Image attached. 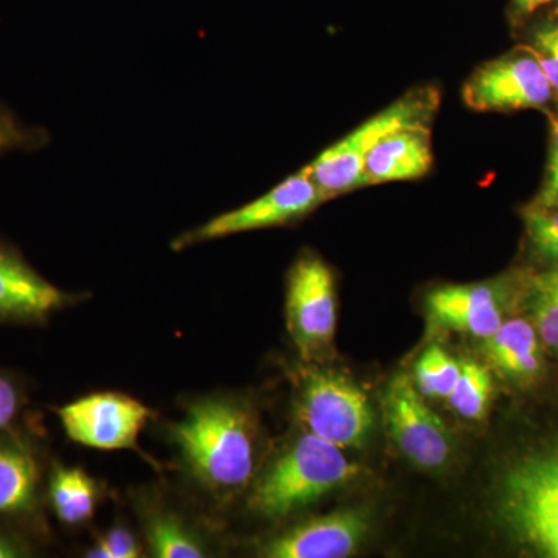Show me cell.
<instances>
[{
	"label": "cell",
	"instance_id": "1",
	"mask_svg": "<svg viewBox=\"0 0 558 558\" xmlns=\"http://www.w3.org/2000/svg\"><path fill=\"white\" fill-rule=\"evenodd\" d=\"M168 433L183 465L209 497L226 501L255 481L258 424L244 403L222 396L194 400Z\"/></svg>",
	"mask_w": 558,
	"mask_h": 558
},
{
	"label": "cell",
	"instance_id": "2",
	"mask_svg": "<svg viewBox=\"0 0 558 558\" xmlns=\"http://www.w3.org/2000/svg\"><path fill=\"white\" fill-rule=\"evenodd\" d=\"M362 468L343 449L304 432L255 478L248 508L267 520H282L359 478Z\"/></svg>",
	"mask_w": 558,
	"mask_h": 558
},
{
	"label": "cell",
	"instance_id": "3",
	"mask_svg": "<svg viewBox=\"0 0 558 558\" xmlns=\"http://www.w3.org/2000/svg\"><path fill=\"white\" fill-rule=\"evenodd\" d=\"M497 512L521 549L558 558V444L506 469L499 480Z\"/></svg>",
	"mask_w": 558,
	"mask_h": 558
},
{
	"label": "cell",
	"instance_id": "4",
	"mask_svg": "<svg viewBox=\"0 0 558 558\" xmlns=\"http://www.w3.org/2000/svg\"><path fill=\"white\" fill-rule=\"evenodd\" d=\"M438 105V92L435 89L411 90L347 137L323 150L317 159L307 165V170L326 199L363 189L366 157L374 146L395 132L429 126Z\"/></svg>",
	"mask_w": 558,
	"mask_h": 558
},
{
	"label": "cell",
	"instance_id": "5",
	"mask_svg": "<svg viewBox=\"0 0 558 558\" xmlns=\"http://www.w3.org/2000/svg\"><path fill=\"white\" fill-rule=\"evenodd\" d=\"M296 414L306 432L343 450L365 446L373 432L374 414L365 392L336 371L301 374Z\"/></svg>",
	"mask_w": 558,
	"mask_h": 558
},
{
	"label": "cell",
	"instance_id": "6",
	"mask_svg": "<svg viewBox=\"0 0 558 558\" xmlns=\"http://www.w3.org/2000/svg\"><path fill=\"white\" fill-rule=\"evenodd\" d=\"M326 201L328 199L312 179L310 170L304 167L258 199L183 231L171 241V250L182 252L194 245L222 240L233 234L289 226L306 218Z\"/></svg>",
	"mask_w": 558,
	"mask_h": 558
},
{
	"label": "cell",
	"instance_id": "7",
	"mask_svg": "<svg viewBox=\"0 0 558 558\" xmlns=\"http://www.w3.org/2000/svg\"><path fill=\"white\" fill-rule=\"evenodd\" d=\"M286 323L301 359L319 360L337 329L336 278L314 252H303L290 267L286 288Z\"/></svg>",
	"mask_w": 558,
	"mask_h": 558
},
{
	"label": "cell",
	"instance_id": "8",
	"mask_svg": "<svg viewBox=\"0 0 558 558\" xmlns=\"http://www.w3.org/2000/svg\"><path fill=\"white\" fill-rule=\"evenodd\" d=\"M388 435L400 453L418 469L438 470L453 454V436L405 374H398L384 392Z\"/></svg>",
	"mask_w": 558,
	"mask_h": 558
},
{
	"label": "cell",
	"instance_id": "9",
	"mask_svg": "<svg viewBox=\"0 0 558 558\" xmlns=\"http://www.w3.org/2000/svg\"><path fill=\"white\" fill-rule=\"evenodd\" d=\"M57 414L73 442L105 451L135 450L145 457L138 438L154 413L131 396L94 392L60 407Z\"/></svg>",
	"mask_w": 558,
	"mask_h": 558
},
{
	"label": "cell",
	"instance_id": "10",
	"mask_svg": "<svg viewBox=\"0 0 558 558\" xmlns=\"http://www.w3.org/2000/svg\"><path fill=\"white\" fill-rule=\"evenodd\" d=\"M527 277L509 274L476 284L435 289L427 296L428 317L439 328L484 341L502 325L512 304L523 295Z\"/></svg>",
	"mask_w": 558,
	"mask_h": 558
},
{
	"label": "cell",
	"instance_id": "11",
	"mask_svg": "<svg viewBox=\"0 0 558 558\" xmlns=\"http://www.w3.org/2000/svg\"><path fill=\"white\" fill-rule=\"evenodd\" d=\"M553 92L535 54L521 47L475 70L462 95L469 108L480 112H508L545 108Z\"/></svg>",
	"mask_w": 558,
	"mask_h": 558
},
{
	"label": "cell",
	"instance_id": "12",
	"mask_svg": "<svg viewBox=\"0 0 558 558\" xmlns=\"http://www.w3.org/2000/svg\"><path fill=\"white\" fill-rule=\"evenodd\" d=\"M86 299V293H72L51 284L20 248L0 240V323L46 325L53 315Z\"/></svg>",
	"mask_w": 558,
	"mask_h": 558
},
{
	"label": "cell",
	"instance_id": "13",
	"mask_svg": "<svg viewBox=\"0 0 558 558\" xmlns=\"http://www.w3.org/2000/svg\"><path fill=\"white\" fill-rule=\"evenodd\" d=\"M369 529L363 509H344L301 521L258 548L267 558H347L362 545Z\"/></svg>",
	"mask_w": 558,
	"mask_h": 558
},
{
	"label": "cell",
	"instance_id": "14",
	"mask_svg": "<svg viewBox=\"0 0 558 558\" xmlns=\"http://www.w3.org/2000/svg\"><path fill=\"white\" fill-rule=\"evenodd\" d=\"M33 439L13 428L0 433V524H28L40 519L44 468Z\"/></svg>",
	"mask_w": 558,
	"mask_h": 558
},
{
	"label": "cell",
	"instance_id": "15",
	"mask_svg": "<svg viewBox=\"0 0 558 558\" xmlns=\"http://www.w3.org/2000/svg\"><path fill=\"white\" fill-rule=\"evenodd\" d=\"M543 343L529 318H506L488 339L483 341L488 366L502 379L519 387H529L545 369Z\"/></svg>",
	"mask_w": 558,
	"mask_h": 558
},
{
	"label": "cell",
	"instance_id": "16",
	"mask_svg": "<svg viewBox=\"0 0 558 558\" xmlns=\"http://www.w3.org/2000/svg\"><path fill=\"white\" fill-rule=\"evenodd\" d=\"M137 510L150 556L202 558L211 556L207 539L186 515L157 495H143Z\"/></svg>",
	"mask_w": 558,
	"mask_h": 558
},
{
	"label": "cell",
	"instance_id": "17",
	"mask_svg": "<svg viewBox=\"0 0 558 558\" xmlns=\"http://www.w3.org/2000/svg\"><path fill=\"white\" fill-rule=\"evenodd\" d=\"M433 165L429 126L410 128L388 135L365 161V186L424 178Z\"/></svg>",
	"mask_w": 558,
	"mask_h": 558
},
{
	"label": "cell",
	"instance_id": "18",
	"mask_svg": "<svg viewBox=\"0 0 558 558\" xmlns=\"http://www.w3.org/2000/svg\"><path fill=\"white\" fill-rule=\"evenodd\" d=\"M46 490L51 510L65 526L89 523L100 505V484L80 468L54 464Z\"/></svg>",
	"mask_w": 558,
	"mask_h": 558
},
{
	"label": "cell",
	"instance_id": "19",
	"mask_svg": "<svg viewBox=\"0 0 558 558\" xmlns=\"http://www.w3.org/2000/svg\"><path fill=\"white\" fill-rule=\"evenodd\" d=\"M523 301L543 347L558 357V264L543 274L529 275Z\"/></svg>",
	"mask_w": 558,
	"mask_h": 558
},
{
	"label": "cell",
	"instance_id": "20",
	"mask_svg": "<svg viewBox=\"0 0 558 558\" xmlns=\"http://www.w3.org/2000/svg\"><path fill=\"white\" fill-rule=\"evenodd\" d=\"M494 395V377L487 366L475 360L461 363V374L453 391L450 392L449 405L458 416L469 421L486 417Z\"/></svg>",
	"mask_w": 558,
	"mask_h": 558
},
{
	"label": "cell",
	"instance_id": "21",
	"mask_svg": "<svg viewBox=\"0 0 558 558\" xmlns=\"http://www.w3.org/2000/svg\"><path fill=\"white\" fill-rule=\"evenodd\" d=\"M413 373L414 387L424 398L447 399L461 374V362L446 349L433 344L417 359Z\"/></svg>",
	"mask_w": 558,
	"mask_h": 558
},
{
	"label": "cell",
	"instance_id": "22",
	"mask_svg": "<svg viewBox=\"0 0 558 558\" xmlns=\"http://www.w3.org/2000/svg\"><path fill=\"white\" fill-rule=\"evenodd\" d=\"M50 138L49 131L27 123L9 105L0 101V157L13 153H36L47 148Z\"/></svg>",
	"mask_w": 558,
	"mask_h": 558
},
{
	"label": "cell",
	"instance_id": "23",
	"mask_svg": "<svg viewBox=\"0 0 558 558\" xmlns=\"http://www.w3.org/2000/svg\"><path fill=\"white\" fill-rule=\"evenodd\" d=\"M527 236L538 255L558 264V208L532 205L524 213Z\"/></svg>",
	"mask_w": 558,
	"mask_h": 558
},
{
	"label": "cell",
	"instance_id": "24",
	"mask_svg": "<svg viewBox=\"0 0 558 558\" xmlns=\"http://www.w3.org/2000/svg\"><path fill=\"white\" fill-rule=\"evenodd\" d=\"M526 47L537 58L553 89L558 92V17L537 25Z\"/></svg>",
	"mask_w": 558,
	"mask_h": 558
},
{
	"label": "cell",
	"instance_id": "25",
	"mask_svg": "<svg viewBox=\"0 0 558 558\" xmlns=\"http://www.w3.org/2000/svg\"><path fill=\"white\" fill-rule=\"evenodd\" d=\"M142 543L137 535L124 524H116L95 542L87 550L90 558H138L142 557Z\"/></svg>",
	"mask_w": 558,
	"mask_h": 558
},
{
	"label": "cell",
	"instance_id": "26",
	"mask_svg": "<svg viewBox=\"0 0 558 558\" xmlns=\"http://www.w3.org/2000/svg\"><path fill=\"white\" fill-rule=\"evenodd\" d=\"M27 402V391L20 377L0 369V433L16 428Z\"/></svg>",
	"mask_w": 558,
	"mask_h": 558
},
{
	"label": "cell",
	"instance_id": "27",
	"mask_svg": "<svg viewBox=\"0 0 558 558\" xmlns=\"http://www.w3.org/2000/svg\"><path fill=\"white\" fill-rule=\"evenodd\" d=\"M534 205L539 208H558V120L554 123L550 137L548 174Z\"/></svg>",
	"mask_w": 558,
	"mask_h": 558
},
{
	"label": "cell",
	"instance_id": "28",
	"mask_svg": "<svg viewBox=\"0 0 558 558\" xmlns=\"http://www.w3.org/2000/svg\"><path fill=\"white\" fill-rule=\"evenodd\" d=\"M0 524V558H25L35 554L32 543L21 532Z\"/></svg>",
	"mask_w": 558,
	"mask_h": 558
},
{
	"label": "cell",
	"instance_id": "29",
	"mask_svg": "<svg viewBox=\"0 0 558 558\" xmlns=\"http://www.w3.org/2000/svg\"><path fill=\"white\" fill-rule=\"evenodd\" d=\"M553 0H512L510 3V16L513 21H524L531 17L535 11L548 5Z\"/></svg>",
	"mask_w": 558,
	"mask_h": 558
}]
</instances>
